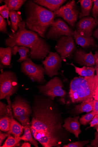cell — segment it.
Listing matches in <instances>:
<instances>
[{
  "mask_svg": "<svg viewBox=\"0 0 98 147\" xmlns=\"http://www.w3.org/2000/svg\"><path fill=\"white\" fill-rule=\"evenodd\" d=\"M7 21L1 15H0V31L9 36V34L7 29Z\"/></svg>",
  "mask_w": 98,
  "mask_h": 147,
  "instance_id": "cell-32",
  "label": "cell"
},
{
  "mask_svg": "<svg viewBox=\"0 0 98 147\" xmlns=\"http://www.w3.org/2000/svg\"><path fill=\"white\" fill-rule=\"evenodd\" d=\"M97 86H98V85H97Z\"/></svg>",
  "mask_w": 98,
  "mask_h": 147,
  "instance_id": "cell-44",
  "label": "cell"
},
{
  "mask_svg": "<svg viewBox=\"0 0 98 147\" xmlns=\"http://www.w3.org/2000/svg\"><path fill=\"white\" fill-rule=\"evenodd\" d=\"M9 16L11 20V30L12 32L15 33L19 30V24L22 21L21 12L19 11L10 10Z\"/></svg>",
  "mask_w": 98,
  "mask_h": 147,
  "instance_id": "cell-20",
  "label": "cell"
},
{
  "mask_svg": "<svg viewBox=\"0 0 98 147\" xmlns=\"http://www.w3.org/2000/svg\"><path fill=\"white\" fill-rule=\"evenodd\" d=\"M26 28L45 38L46 34L57 18L55 12L28 0L24 5Z\"/></svg>",
  "mask_w": 98,
  "mask_h": 147,
  "instance_id": "cell-3",
  "label": "cell"
},
{
  "mask_svg": "<svg viewBox=\"0 0 98 147\" xmlns=\"http://www.w3.org/2000/svg\"><path fill=\"white\" fill-rule=\"evenodd\" d=\"M30 125L24 126V135L20 137L21 140L25 142H29L36 147H38V143L36 140L34 138L30 129Z\"/></svg>",
  "mask_w": 98,
  "mask_h": 147,
  "instance_id": "cell-24",
  "label": "cell"
},
{
  "mask_svg": "<svg viewBox=\"0 0 98 147\" xmlns=\"http://www.w3.org/2000/svg\"><path fill=\"white\" fill-rule=\"evenodd\" d=\"M30 49L24 46H15L13 47L12 55H16L18 53L20 56V58L17 61L18 62H20L26 60L29 58L28 55L30 54Z\"/></svg>",
  "mask_w": 98,
  "mask_h": 147,
  "instance_id": "cell-21",
  "label": "cell"
},
{
  "mask_svg": "<svg viewBox=\"0 0 98 147\" xmlns=\"http://www.w3.org/2000/svg\"><path fill=\"white\" fill-rule=\"evenodd\" d=\"M14 117L24 115L30 116L32 113V108L29 102L22 96H16L11 103Z\"/></svg>",
  "mask_w": 98,
  "mask_h": 147,
  "instance_id": "cell-12",
  "label": "cell"
},
{
  "mask_svg": "<svg viewBox=\"0 0 98 147\" xmlns=\"http://www.w3.org/2000/svg\"><path fill=\"white\" fill-rule=\"evenodd\" d=\"M98 84L96 75L74 78L71 81L69 92L72 102L76 103L93 100Z\"/></svg>",
  "mask_w": 98,
  "mask_h": 147,
  "instance_id": "cell-4",
  "label": "cell"
},
{
  "mask_svg": "<svg viewBox=\"0 0 98 147\" xmlns=\"http://www.w3.org/2000/svg\"><path fill=\"white\" fill-rule=\"evenodd\" d=\"M80 4V10L79 17L80 19L90 15L93 1L92 0H80L79 1Z\"/></svg>",
  "mask_w": 98,
  "mask_h": 147,
  "instance_id": "cell-22",
  "label": "cell"
},
{
  "mask_svg": "<svg viewBox=\"0 0 98 147\" xmlns=\"http://www.w3.org/2000/svg\"><path fill=\"white\" fill-rule=\"evenodd\" d=\"M11 134V133L9 131L5 133H2L1 131H0V147L1 146V145L5 139Z\"/></svg>",
  "mask_w": 98,
  "mask_h": 147,
  "instance_id": "cell-36",
  "label": "cell"
},
{
  "mask_svg": "<svg viewBox=\"0 0 98 147\" xmlns=\"http://www.w3.org/2000/svg\"><path fill=\"white\" fill-rule=\"evenodd\" d=\"M93 100L84 101L80 104L77 105L75 109V111L77 113L80 114L83 112L89 113L93 111Z\"/></svg>",
  "mask_w": 98,
  "mask_h": 147,
  "instance_id": "cell-25",
  "label": "cell"
},
{
  "mask_svg": "<svg viewBox=\"0 0 98 147\" xmlns=\"http://www.w3.org/2000/svg\"><path fill=\"white\" fill-rule=\"evenodd\" d=\"M10 9L9 8L5 5H2L0 7V13L4 19L7 18L8 24L11 26V23L9 20V12Z\"/></svg>",
  "mask_w": 98,
  "mask_h": 147,
  "instance_id": "cell-30",
  "label": "cell"
},
{
  "mask_svg": "<svg viewBox=\"0 0 98 147\" xmlns=\"http://www.w3.org/2000/svg\"><path fill=\"white\" fill-rule=\"evenodd\" d=\"M89 140L76 142L65 144L63 147H82L89 142Z\"/></svg>",
  "mask_w": 98,
  "mask_h": 147,
  "instance_id": "cell-33",
  "label": "cell"
},
{
  "mask_svg": "<svg viewBox=\"0 0 98 147\" xmlns=\"http://www.w3.org/2000/svg\"><path fill=\"white\" fill-rule=\"evenodd\" d=\"M93 111L97 113H98V101L94 99L93 101Z\"/></svg>",
  "mask_w": 98,
  "mask_h": 147,
  "instance_id": "cell-39",
  "label": "cell"
},
{
  "mask_svg": "<svg viewBox=\"0 0 98 147\" xmlns=\"http://www.w3.org/2000/svg\"><path fill=\"white\" fill-rule=\"evenodd\" d=\"M37 4L48 9L55 12L60 9L61 6L67 1L65 0H33Z\"/></svg>",
  "mask_w": 98,
  "mask_h": 147,
  "instance_id": "cell-18",
  "label": "cell"
},
{
  "mask_svg": "<svg viewBox=\"0 0 98 147\" xmlns=\"http://www.w3.org/2000/svg\"><path fill=\"white\" fill-rule=\"evenodd\" d=\"M70 65L74 67L76 73L80 76L83 77H93L95 76V69L93 67L84 66L80 68L75 65L73 63H71Z\"/></svg>",
  "mask_w": 98,
  "mask_h": 147,
  "instance_id": "cell-23",
  "label": "cell"
},
{
  "mask_svg": "<svg viewBox=\"0 0 98 147\" xmlns=\"http://www.w3.org/2000/svg\"><path fill=\"white\" fill-rule=\"evenodd\" d=\"M94 99L98 101V86H97L95 90Z\"/></svg>",
  "mask_w": 98,
  "mask_h": 147,
  "instance_id": "cell-40",
  "label": "cell"
},
{
  "mask_svg": "<svg viewBox=\"0 0 98 147\" xmlns=\"http://www.w3.org/2000/svg\"><path fill=\"white\" fill-rule=\"evenodd\" d=\"M55 49L63 60L72 59L76 50L74 37L65 36L61 37L57 41Z\"/></svg>",
  "mask_w": 98,
  "mask_h": 147,
  "instance_id": "cell-10",
  "label": "cell"
},
{
  "mask_svg": "<svg viewBox=\"0 0 98 147\" xmlns=\"http://www.w3.org/2000/svg\"><path fill=\"white\" fill-rule=\"evenodd\" d=\"M97 113L93 111L91 113L82 115L80 118L79 121L81 124L85 125L92 121Z\"/></svg>",
  "mask_w": 98,
  "mask_h": 147,
  "instance_id": "cell-29",
  "label": "cell"
},
{
  "mask_svg": "<svg viewBox=\"0 0 98 147\" xmlns=\"http://www.w3.org/2000/svg\"><path fill=\"white\" fill-rule=\"evenodd\" d=\"M74 38L76 44L83 48L95 46L94 40L92 36H82L77 32L75 30Z\"/></svg>",
  "mask_w": 98,
  "mask_h": 147,
  "instance_id": "cell-19",
  "label": "cell"
},
{
  "mask_svg": "<svg viewBox=\"0 0 98 147\" xmlns=\"http://www.w3.org/2000/svg\"><path fill=\"white\" fill-rule=\"evenodd\" d=\"M64 85L60 78L55 76L45 85L36 86L40 94L43 95L54 101L57 97H64L67 94L63 89Z\"/></svg>",
  "mask_w": 98,
  "mask_h": 147,
  "instance_id": "cell-7",
  "label": "cell"
},
{
  "mask_svg": "<svg viewBox=\"0 0 98 147\" xmlns=\"http://www.w3.org/2000/svg\"><path fill=\"white\" fill-rule=\"evenodd\" d=\"M20 137L16 138L9 136L4 144L1 147H20Z\"/></svg>",
  "mask_w": 98,
  "mask_h": 147,
  "instance_id": "cell-27",
  "label": "cell"
},
{
  "mask_svg": "<svg viewBox=\"0 0 98 147\" xmlns=\"http://www.w3.org/2000/svg\"><path fill=\"white\" fill-rule=\"evenodd\" d=\"M26 1V0H4V2L10 10L19 11Z\"/></svg>",
  "mask_w": 98,
  "mask_h": 147,
  "instance_id": "cell-26",
  "label": "cell"
},
{
  "mask_svg": "<svg viewBox=\"0 0 98 147\" xmlns=\"http://www.w3.org/2000/svg\"><path fill=\"white\" fill-rule=\"evenodd\" d=\"M19 29L15 33H9L8 37L5 40L6 46H24L30 50V58L39 61L44 60L50 52L51 47L45 38L41 37L36 32L26 28L25 20L19 24Z\"/></svg>",
  "mask_w": 98,
  "mask_h": 147,
  "instance_id": "cell-2",
  "label": "cell"
},
{
  "mask_svg": "<svg viewBox=\"0 0 98 147\" xmlns=\"http://www.w3.org/2000/svg\"><path fill=\"white\" fill-rule=\"evenodd\" d=\"M93 35L94 37L98 39V28L94 32Z\"/></svg>",
  "mask_w": 98,
  "mask_h": 147,
  "instance_id": "cell-42",
  "label": "cell"
},
{
  "mask_svg": "<svg viewBox=\"0 0 98 147\" xmlns=\"http://www.w3.org/2000/svg\"><path fill=\"white\" fill-rule=\"evenodd\" d=\"M13 48L10 47L0 48V69L10 68L12 67L11 62Z\"/></svg>",
  "mask_w": 98,
  "mask_h": 147,
  "instance_id": "cell-17",
  "label": "cell"
},
{
  "mask_svg": "<svg viewBox=\"0 0 98 147\" xmlns=\"http://www.w3.org/2000/svg\"><path fill=\"white\" fill-rule=\"evenodd\" d=\"M62 60L57 52L50 51L45 60L41 61L45 69V74L51 78L58 75Z\"/></svg>",
  "mask_w": 98,
  "mask_h": 147,
  "instance_id": "cell-11",
  "label": "cell"
},
{
  "mask_svg": "<svg viewBox=\"0 0 98 147\" xmlns=\"http://www.w3.org/2000/svg\"><path fill=\"white\" fill-rule=\"evenodd\" d=\"M91 127H93L95 126H98V115L96 114L90 123Z\"/></svg>",
  "mask_w": 98,
  "mask_h": 147,
  "instance_id": "cell-37",
  "label": "cell"
},
{
  "mask_svg": "<svg viewBox=\"0 0 98 147\" xmlns=\"http://www.w3.org/2000/svg\"><path fill=\"white\" fill-rule=\"evenodd\" d=\"M74 31L61 18L55 19L48 30L45 35L47 40L57 41L61 37L65 36L74 37Z\"/></svg>",
  "mask_w": 98,
  "mask_h": 147,
  "instance_id": "cell-8",
  "label": "cell"
},
{
  "mask_svg": "<svg viewBox=\"0 0 98 147\" xmlns=\"http://www.w3.org/2000/svg\"><path fill=\"white\" fill-rule=\"evenodd\" d=\"M3 2H4V1H1V0L0 1V3H2Z\"/></svg>",
  "mask_w": 98,
  "mask_h": 147,
  "instance_id": "cell-43",
  "label": "cell"
},
{
  "mask_svg": "<svg viewBox=\"0 0 98 147\" xmlns=\"http://www.w3.org/2000/svg\"><path fill=\"white\" fill-rule=\"evenodd\" d=\"M92 14L94 18H97L98 16V0H94L93 1V6L92 11Z\"/></svg>",
  "mask_w": 98,
  "mask_h": 147,
  "instance_id": "cell-35",
  "label": "cell"
},
{
  "mask_svg": "<svg viewBox=\"0 0 98 147\" xmlns=\"http://www.w3.org/2000/svg\"><path fill=\"white\" fill-rule=\"evenodd\" d=\"M98 24V19L90 17L82 18L76 24V31L84 36H91L93 31Z\"/></svg>",
  "mask_w": 98,
  "mask_h": 147,
  "instance_id": "cell-13",
  "label": "cell"
},
{
  "mask_svg": "<svg viewBox=\"0 0 98 147\" xmlns=\"http://www.w3.org/2000/svg\"><path fill=\"white\" fill-rule=\"evenodd\" d=\"M11 120L9 116H5L0 119V130L1 131L8 132L10 129Z\"/></svg>",
  "mask_w": 98,
  "mask_h": 147,
  "instance_id": "cell-28",
  "label": "cell"
},
{
  "mask_svg": "<svg viewBox=\"0 0 98 147\" xmlns=\"http://www.w3.org/2000/svg\"><path fill=\"white\" fill-rule=\"evenodd\" d=\"M73 57L75 62L80 65L93 67L95 65L94 55L91 51L87 53L81 49H76Z\"/></svg>",
  "mask_w": 98,
  "mask_h": 147,
  "instance_id": "cell-14",
  "label": "cell"
},
{
  "mask_svg": "<svg viewBox=\"0 0 98 147\" xmlns=\"http://www.w3.org/2000/svg\"><path fill=\"white\" fill-rule=\"evenodd\" d=\"M20 71L34 82L41 85L46 82L45 77V71L43 65L34 63L30 58L21 63Z\"/></svg>",
  "mask_w": 98,
  "mask_h": 147,
  "instance_id": "cell-6",
  "label": "cell"
},
{
  "mask_svg": "<svg viewBox=\"0 0 98 147\" xmlns=\"http://www.w3.org/2000/svg\"><path fill=\"white\" fill-rule=\"evenodd\" d=\"M19 84L16 74L11 71L0 74V99H6L14 95L18 90Z\"/></svg>",
  "mask_w": 98,
  "mask_h": 147,
  "instance_id": "cell-5",
  "label": "cell"
},
{
  "mask_svg": "<svg viewBox=\"0 0 98 147\" xmlns=\"http://www.w3.org/2000/svg\"><path fill=\"white\" fill-rule=\"evenodd\" d=\"M30 129L34 138L44 147H60L65 140L61 113L53 101L35 95L32 105Z\"/></svg>",
  "mask_w": 98,
  "mask_h": 147,
  "instance_id": "cell-1",
  "label": "cell"
},
{
  "mask_svg": "<svg viewBox=\"0 0 98 147\" xmlns=\"http://www.w3.org/2000/svg\"><path fill=\"white\" fill-rule=\"evenodd\" d=\"M79 116L72 117H69L64 120L63 127L67 131L73 133L76 138H78L79 135L81 133L80 129V124L78 120Z\"/></svg>",
  "mask_w": 98,
  "mask_h": 147,
  "instance_id": "cell-16",
  "label": "cell"
},
{
  "mask_svg": "<svg viewBox=\"0 0 98 147\" xmlns=\"http://www.w3.org/2000/svg\"><path fill=\"white\" fill-rule=\"evenodd\" d=\"M30 116L24 115L17 117L16 119L23 126L30 125Z\"/></svg>",
  "mask_w": 98,
  "mask_h": 147,
  "instance_id": "cell-34",
  "label": "cell"
},
{
  "mask_svg": "<svg viewBox=\"0 0 98 147\" xmlns=\"http://www.w3.org/2000/svg\"><path fill=\"white\" fill-rule=\"evenodd\" d=\"M21 147H31V144L29 143L28 142H25L23 143L21 146Z\"/></svg>",
  "mask_w": 98,
  "mask_h": 147,
  "instance_id": "cell-41",
  "label": "cell"
},
{
  "mask_svg": "<svg viewBox=\"0 0 98 147\" xmlns=\"http://www.w3.org/2000/svg\"><path fill=\"white\" fill-rule=\"evenodd\" d=\"M55 12L57 17L62 18L73 27L75 24L79 14L76 1L74 0L69 1Z\"/></svg>",
  "mask_w": 98,
  "mask_h": 147,
  "instance_id": "cell-9",
  "label": "cell"
},
{
  "mask_svg": "<svg viewBox=\"0 0 98 147\" xmlns=\"http://www.w3.org/2000/svg\"><path fill=\"white\" fill-rule=\"evenodd\" d=\"M6 99L8 103L9 116L11 120V126L9 131L15 138L20 137L23 134L24 126L18 123L14 118L11 108V102L10 97H7Z\"/></svg>",
  "mask_w": 98,
  "mask_h": 147,
  "instance_id": "cell-15",
  "label": "cell"
},
{
  "mask_svg": "<svg viewBox=\"0 0 98 147\" xmlns=\"http://www.w3.org/2000/svg\"><path fill=\"white\" fill-rule=\"evenodd\" d=\"M95 57V69L97 77L98 78V52L96 51L94 55Z\"/></svg>",
  "mask_w": 98,
  "mask_h": 147,
  "instance_id": "cell-38",
  "label": "cell"
},
{
  "mask_svg": "<svg viewBox=\"0 0 98 147\" xmlns=\"http://www.w3.org/2000/svg\"><path fill=\"white\" fill-rule=\"evenodd\" d=\"M0 116L1 118L5 116H9L8 105L5 103L0 102Z\"/></svg>",
  "mask_w": 98,
  "mask_h": 147,
  "instance_id": "cell-31",
  "label": "cell"
}]
</instances>
